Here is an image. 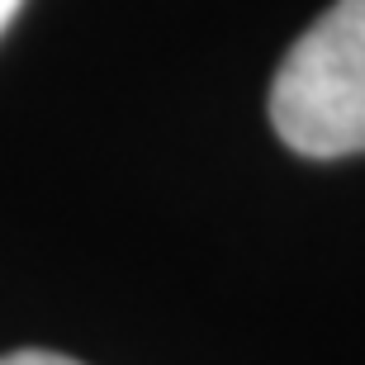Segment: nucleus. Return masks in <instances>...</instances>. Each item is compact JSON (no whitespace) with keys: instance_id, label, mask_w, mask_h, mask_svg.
Returning <instances> with one entry per match:
<instances>
[{"instance_id":"nucleus-1","label":"nucleus","mask_w":365,"mask_h":365,"mask_svg":"<svg viewBox=\"0 0 365 365\" xmlns=\"http://www.w3.org/2000/svg\"><path fill=\"white\" fill-rule=\"evenodd\" d=\"M271 123L299 157L332 162L365 152V0H337L284 53Z\"/></svg>"},{"instance_id":"nucleus-2","label":"nucleus","mask_w":365,"mask_h":365,"mask_svg":"<svg viewBox=\"0 0 365 365\" xmlns=\"http://www.w3.org/2000/svg\"><path fill=\"white\" fill-rule=\"evenodd\" d=\"M0 365H81V361L57 356V351H10V356H0Z\"/></svg>"},{"instance_id":"nucleus-3","label":"nucleus","mask_w":365,"mask_h":365,"mask_svg":"<svg viewBox=\"0 0 365 365\" xmlns=\"http://www.w3.org/2000/svg\"><path fill=\"white\" fill-rule=\"evenodd\" d=\"M19 5H24V0H0V34L10 29V19L19 14Z\"/></svg>"}]
</instances>
